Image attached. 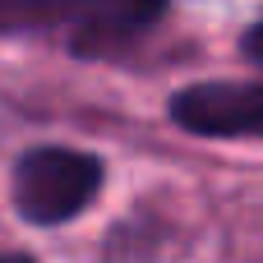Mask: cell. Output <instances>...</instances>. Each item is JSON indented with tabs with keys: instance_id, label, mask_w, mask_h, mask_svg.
Returning <instances> with one entry per match:
<instances>
[{
	"instance_id": "cell-6",
	"label": "cell",
	"mask_w": 263,
	"mask_h": 263,
	"mask_svg": "<svg viewBox=\"0 0 263 263\" xmlns=\"http://www.w3.org/2000/svg\"><path fill=\"white\" fill-rule=\"evenodd\" d=\"M0 263H32L28 254H0Z\"/></svg>"
},
{
	"instance_id": "cell-1",
	"label": "cell",
	"mask_w": 263,
	"mask_h": 263,
	"mask_svg": "<svg viewBox=\"0 0 263 263\" xmlns=\"http://www.w3.org/2000/svg\"><path fill=\"white\" fill-rule=\"evenodd\" d=\"M102 190V162L74 148H32L14 166V208L37 227L79 217Z\"/></svg>"
},
{
	"instance_id": "cell-3",
	"label": "cell",
	"mask_w": 263,
	"mask_h": 263,
	"mask_svg": "<svg viewBox=\"0 0 263 263\" xmlns=\"http://www.w3.org/2000/svg\"><path fill=\"white\" fill-rule=\"evenodd\" d=\"M166 14V0H69L65 42L79 55H106L129 46Z\"/></svg>"
},
{
	"instance_id": "cell-5",
	"label": "cell",
	"mask_w": 263,
	"mask_h": 263,
	"mask_svg": "<svg viewBox=\"0 0 263 263\" xmlns=\"http://www.w3.org/2000/svg\"><path fill=\"white\" fill-rule=\"evenodd\" d=\"M240 46H245V55H250L254 65H263V23H254V28L240 37Z\"/></svg>"
},
{
	"instance_id": "cell-4",
	"label": "cell",
	"mask_w": 263,
	"mask_h": 263,
	"mask_svg": "<svg viewBox=\"0 0 263 263\" xmlns=\"http://www.w3.org/2000/svg\"><path fill=\"white\" fill-rule=\"evenodd\" d=\"M69 0H0V32H65Z\"/></svg>"
},
{
	"instance_id": "cell-2",
	"label": "cell",
	"mask_w": 263,
	"mask_h": 263,
	"mask_svg": "<svg viewBox=\"0 0 263 263\" xmlns=\"http://www.w3.org/2000/svg\"><path fill=\"white\" fill-rule=\"evenodd\" d=\"M171 120L203 139L263 134V83H194L171 97Z\"/></svg>"
}]
</instances>
